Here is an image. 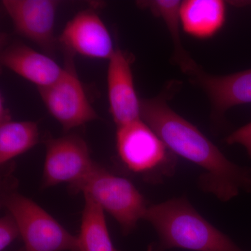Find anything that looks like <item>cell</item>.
I'll use <instances>...</instances> for the list:
<instances>
[{
  "label": "cell",
  "instance_id": "6da1fadb",
  "mask_svg": "<svg viewBox=\"0 0 251 251\" xmlns=\"http://www.w3.org/2000/svg\"><path fill=\"white\" fill-rule=\"evenodd\" d=\"M168 92L140 100L143 121L170 151L205 171L200 179L204 191L222 202L230 201L242 191L251 193L250 168L229 161L196 126L175 112L167 102Z\"/></svg>",
  "mask_w": 251,
  "mask_h": 251
},
{
  "label": "cell",
  "instance_id": "7a4b0ae2",
  "mask_svg": "<svg viewBox=\"0 0 251 251\" xmlns=\"http://www.w3.org/2000/svg\"><path fill=\"white\" fill-rule=\"evenodd\" d=\"M156 230L158 242L150 251L177 248L193 251H242L226 234L198 212L186 198L148 206L144 216Z\"/></svg>",
  "mask_w": 251,
  "mask_h": 251
},
{
  "label": "cell",
  "instance_id": "3957f363",
  "mask_svg": "<svg viewBox=\"0 0 251 251\" xmlns=\"http://www.w3.org/2000/svg\"><path fill=\"white\" fill-rule=\"evenodd\" d=\"M70 188L75 192L81 191L98 203L116 220L125 235L134 230L148 207L143 195L133 183L97 163L83 179Z\"/></svg>",
  "mask_w": 251,
  "mask_h": 251
},
{
  "label": "cell",
  "instance_id": "277c9868",
  "mask_svg": "<svg viewBox=\"0 0 251 251\" xmlns=\"http://www.w3.org/2000/svg\"><path fill=\"white\" fill-rule=\"evenodd\" d=\"M1 204L19 227L20 251H77V237L29 198L11 190L2 195Z\"/></svg>",
  "mask_w": 251,
  "mask_h": 251
},
{
  "label": "cell",
  "instance_id": "5b68a950",
  "mask_svg": "<svg viewBox=\"0 0 251 251\" xmlns=\"http://www.w3.org/2000/svg\"><path fill=\"white\" fill-rule=\"evenodd\" d=\"M117 152L130 171L139 174L171 171L173 152L142 119L117 127Z\"/></svg>",
  "mask_w": 251,
  "mask_h": 251
},
{
  "label": "cell",
  "instance_id": "8992f818",
  "mask_svg": "<svg viewBox=\"0 0 251 251\" xmlns=\"http://www.w3.org/2000/svg\"><path fill=\"white\" fill-rule=\"evenodd\" d=\"M38 90L50 114L65 131L99 118L70 62L54 83Z\"/></svg>",
  "mask_w": 251,
  "mask_h": 251
},
{
  "label": "cell",
  "instance_id": "52a82bcc",
  "mask_svg": "<svg viewBox=\"0 0 251 251\" xmlns=\"http://www.w3.org/2000/svg\"><path fill=\"white\" fill-rule=\"evenodd\" d=\"M41 188L67 183L74 186L87 176L96 163L85 140L75 135L52 138L46 143Z\"/></svg>",
  "mask_w": 251,
  "mask_h": 251
},
{
  "label": "cell",
  "instance_id": "ba28073f",
  "mask_svg": "<svg viewBox=\"0 0 251 251\" xmlns=\"http://www.w3.org/2000/svg\"><path fill=\"white\" fill-rule=\"evenodd\" d=\"M18 35L32 41L47 53L54 52L56 12L59 4L54 0L1 1Z\"/></svg>",
  "mask_w": 251,
  "mask_h": 251
},
{
  "label": "cell",
  "instance_id": "9c48e42d",
  "mask_svg": "<svg viewBox=\"0 0 251 251\" xmlns=\"http://www.w3.org/2000/svg\"><path fill=\"white\" fill-rule=\"evenodd\" d=\"M58 40L69 52L90 58L109 60L116 50L106 26L90 10L81 11L69 21Z\"/></svg>",
  "mask_w": 251,
  "mask_h": 251
},
{
  "label": "cell",
  "instance_id": "30bf717a",
  "mask_svg": "<svg viewBox=\"0 0 251 251\" xmlns=\"http://www.w3.org/2000/svg\"><path fill=\"white\" fill-rule=\"evenodd\" d=\"M108 61L110 111L117 126H122L141 119V104L135 90L129 57L116 49Z\"/></svg>",
  "mask_w": 251,
  "mask_h": 251
},
{
  "label": "cell",
  "instance_id": "8fae6325",
  "mask_svg": "<svg viewBox=\"0 0 251 251\" xmlns=\"http://www.w3.org/2000/svg\"><path fill=\"white\" fill-rule=\"evenodd\" d=\"M191 77L207 95L215 117L222 116L232 107L251 103V69L214 75L200 68Z\"/></svg>",
  "mask_w": 251,
  "mask_h": 251
},
{
  "label": "cell",
  "instance_id": "7c38bea8",
  "mask_svg": "<svg viewBox=\"0 0 251 251\" xmlns=\"http://www.w3.org/2000/svg\"><path fill=\"white\" fill-rule=\"evenodd\" d=\"M1 63L20 76L44 88L54 83L64 72L49 56L21 43H14L3 50Z\"/></svg>",
  "mask_w": 251,
  "mask_h": 251
},
{
  "label": "cell",
  "instance_id": "4fadbf2b",
  "mask_svg": "<svg viewBox=\"0 0 251 251\" xmlns=\"http://www.w3.org/2000/svg\"><path fill=\"white\" fill-rule=\"evenodd\" d=\"M180 22L187 34L206 39L221 29L226 20V3L221 0L181 1Z\"/></svg>",
  "mask_w": 251,
  "mask_h": 251
},
{
  "label": "cell",
  "instance_id": "5bb4252c",
  "mask_svg": "<svg viewBox=\"0 0 251 251\" xmlns=\"http://www.w3.org/2000/svg\"><path fill=\"white\" fill-rule=\"evenodd\" d=\"M84 197L77 251H119L109 234L103 208L87 195Z\"/></svg>",
  "mask_w": 251,
  "mask_h": 251
},
{
  "label": "cell",
  "instance_id": "9a60e30c",
  "mask_svg": "<svg viewBox=\"0 0 251 251\" xmlns=\"http://www.w3.org/2000/svg\"><path fill=\"white\" fill-rule=\"evenodd\" d=\"M138 3L141 7L150 9L155 16L161 18L164 21L174 46L173 60L183 72L191 76L201 67L190 57L181 40L179 10L181 1L178 0H151L138 1Z\"/></svg>",
  "mask_w": 251,
  "mask_h": 251
},
{
  "label": "cell",
  "instance_id": "2e32d148",
  "mask_svg": "<svg viewBox=\"0 0 251 251\" xmlns=\"http://www.w3.org/2000/svg\"><path fill=\"white\" fill-rule=\"evenodd\" d=\"M39 140V127L36 122L9 120L0 124V163L4 164L26 152Z\"/></svg>",
  "mask_w": 251,
  "mask_h": 251
},
{
  "label": "cell",
  "instance_id": "e0dca14e",
  "mask_svg": "<svg viewBox=\"0 0 251 251\" xmlns=\"http://www.w3.org/2000/svg\"><path fill=\"white\" fill-rule=\"evenodd\" d=\"M20 236L19 227L14 217L8 213L0 219V251L11 245Z\"/></svg>",
  "mask_w": 251,
  "mask_h": 251
},
{
  "label": "cell",
  "instance_id": "ac0fdd59",
  "mask_svg": "<svg viewBox=\"0 0 251 251\" xmlns=\"http://www.w3.org/2000/svg\"><path fill=\"white\" fill-rule=\"evenodd\" d=\"M228 145H241L245 148L248 155L251 158V122L236 130L226 138Z\"/></svg>",
  "mask_w": 251,
  "mask_h": 251
}]
</instances>
